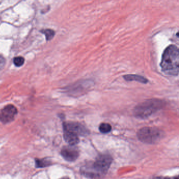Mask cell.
Returning <instances> with one entry per match:
<instances>
[{"label": "cell", "instance_id": "obj_10", "mask_svg": "<svg viewBox=\"0 0 179 179\" xmlns=\"http://www.w3.org/2000/svg\"><path fill=\"white\" fill-rule=\"evenodd\" d=\"M51 165V162L47 159H35V166L36 168H45Z\"/></svg>", "mask_w": 179, "mask_h": 179}, {"label": "cell", "instance_id": "obj_6", "mask_svg": "<svg viewBox=\"0 0 179 179\" xmlns=\"http://www.w3.org/2000/svg\"><path fill=\"white\" fill-rule=\"evenodd\" d=\"M63 128L65 131H68L76 135H87L89 131L83 125L78 123L67 122L63 124Z\"/></svg>", "mask_w": 179, "mask_h": 179}, {"label": "cell", "instance_id": "obj_13", "mask_svg": "<svg viewBox=\"0 0 179 179\" xmlns=\"http://www.w3.org/2000/svg\"><path fill=\"white\" fill-rule=\"evenodd\" d=\"M25 62V59L22 57H17L13 59V63L17 67H21Z\"/></svg>", "mask_w": 179, "mask_h": 179}, {"label": "cell", "instance_id": "obj_12", "mask_svg": "<svg viewBox=\"0 0 179 179\" xmlns=\"http://www.w3.org/2000/svg\"><path fill=\"white\" fill-rule=\"evenodd\" d=\"M42 32L45 36L47 40H50L53 39V38L54 37L55 34V31L52 29H44L42 31Z\"/></svg>", "mask_w": 179, "mask_h": 179}, {"label": "cell", "instance_id": "obj_1", "mask_svg": "<svg viewBox=\"0 0 179 179\" xmlns=\"http://www.w3.org/2000/svg\"><path fill=\"white\" fill-rule=\"evenodd\" d=\"M162 71L170 75H177L179 70V51L174 45L168 46L163 52L161 63Z\"/></svg>", "mask_w": 179, "mask_h": 179}, {"label": "cell", "instance_id": "obj_16", "mask_svg": "<svg viewBox=\"0 0 179 179\" xmlns=\"http://www.w3.org/2000/svg\"><path fill=\"white\" fill-rule=\"evenodd\" d=\"M69 179L68 178H64V179Z\"/></svg>", "mask_w": 179, "mask_h": 179}, {"label": "cell", "instance_id": "obj_14", "mask_svg": "<svg viewBox=\"0 0 179 179\" xmlns=\"http://www.w3.org/2000/svg\"><path fill=\"white\" fill-rule=\"evenodd\" d=\"M5 64V60L3 57L0 56V70L4 68Z\"/></svg>", "mask_w": 179, "mask_h": 179}, {"label": "cell", "instance_id": "obj_4", "mask_svg": "<svg viewBox=\"0 0 179 179\" xmlns=\"http://www.w3.org/2000/svg\"><path fill=\"white\" fill-rule=\"evenodd\" d=\"M138 137L141 142L148 144H156L164 137V133L158 128L144 127L138 131Z\"/></svg>", "mask_w": 179, "mask_h": 179}, {"label": "cell", "instance_id": "obj_8", "mask_svg": "<svg viewBox=\"0 0 179 179\" xmlns=\"http://www.w3.org/2000/svg\"><path fill=\"white\" fill-rule=\"evenodd\" d=\"M64 138L66 142L71 146H75L79 142L78 136L68 131H64Z\"/></svg>", "mask_w": 179, "mask_h": 179}, {"label": "cell", "instance_id": "obj_2", "mask_svg": "<svg viewBox=\"0 0 179 179\" xmlns=\"http://www.w3.org/2000/svg\"><path fill=\"white\" fill-rule=\"evenodd\" d=\"M165 105V103L162 100L156 98L146 100L136 106L133 114L138 119H147L162 108Z\"/></svg>", "mask_w": 179, "mask_h": 179}, {"label": "cell", "instance_id": "obj_9", "mask_svg": "<svg viewBox=\"0 0 179 179\" xmlns=\"http://www.w3.org/2000/svg\"><path fill=\"white\" fill-rule=\"evenodd\" d=\"M123 78L128 81H135L141 84H146L148 82V80L145 78L137 75H124Z\"/></svg>", "mask_w": 179, "mask_h": 179}, {"label": "cell", "instance_id": "obj_3", "mask_svg": "<svg viewBox=\"0 0 179 179\" xmlns=\"http://www.w3.org/2000/svg\"><path fill=\"white\" fill-rule=\"evenodd\" d=\"M112 163V158L108 154H102L98 157L90 169L85 173L90 177H99L104 175L108 170Z\"/></svg>", "mask_w": 179, "mask_h": 179}, {"label": "cell", "instance_id": "obj_11", "mask_svg": "<svg viewBox=\"0 0 179 179\" xmlns=\"http://www.w3.org/2000/svg\"><path fill=\"white\" fill-rule=\"evenodd\" d=\"M111 126L108 123H104L99 126V131L101 133L104 134L108 133L111 131Z\"/></svg>", "mask_w": 179, "mask_h": 179}, {"label": "cell", "instance_id": "obj_7", "mask_svg": "<svg viewBox=\"0 0 179 179\" xmlns=\"http://www.w3.org/2000/svg\"><path fill=\"white\" fill-rule=\"evenodd\" d=\"M61 155L65 160L73 162L76 160L79 156V151L74 146H65L61 150Z\"/></svg>", "mask_w": 179, "mask_h": 179}, {"label": "cell", "instance_id": "obj_5", "mask_svg": "<svg viewBox=\"0 0 179 179\" xmlns=\"http://www.w3.org/2000/svg\"><path fill=\"white\" fill-rule=\"evenodd\" d=\"M17 113V108L13 105H8L0 110V121L3 124L12 122Z\"/></svg>", "mask_w": 179, "mask_h": 179}, {"label": "cell", "instance_id": "obj_15", "mask_svg": "<svg viewBox=\"0 0 179 179\" xmlns=\"http://www.w3.org/2000/svg\"><path fill=\"white\" fill-rule=\"evenodd\" d=\"M164 179H179L177 177L165 178Z\"/></svg>", "mask_w": 179, "mask_h": 179}]
</instances>
